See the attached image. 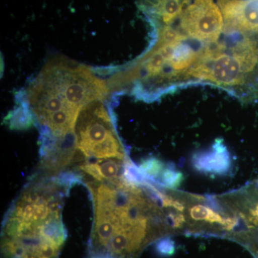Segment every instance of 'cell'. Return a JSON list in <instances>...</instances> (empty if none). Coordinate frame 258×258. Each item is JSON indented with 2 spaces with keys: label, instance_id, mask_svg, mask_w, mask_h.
Masks as SVG:
<instances>
[{
  "label": "cell",
  "instance_id": "3",
  "mask_svg": "<svg viewBox=\"0 0 258 258\" xmlns=\"http://www.w3.org/2000/svg\"><path fill=\"white\" fill-rule=\"evenodd\" d=\"M25 93L40 132V157L60 154L74 145L75 126L87 93L72 60L50 59Z\"/></svg>",
  "mask_w": 258,
  "mask_h": 258
},
{
  "label": "cell",
  "instance_id": "11",
  "mask_svg": "<svg viewBox=\"0 0 258 258\" xmlns=\"http://www.w3.org/2000/svg\"><path fill=\"white\" fill-rule=\"evenodd\" d=\"M184 179L182 173L177 170L174 164H167L155 184L167 189H176L181 186Z\"/></svg>",
  "mask_w": 258,
  "mask_h": 258
},
{
  "label": "cell",
  "instance_id": "9",
  "mask_svg": "<svg viewBox=\"0 0 258 258\" xmlns=\"http://www.w3.org/2000/svg\"><path fill=\"white\" fill-rule=\"evenodd\" d=\"M18 106L5 117L4 123L12 130H25L35 125V118L26 99L25 91L16 96Z\"/></svg>",
  "mask_w": 258,
  "mask_h": 258
},
{
  "label": "cell",
  "instance_id": "2",
  "mask_svg": "<svg viewBox=\"0 0 258 258\" xmlns=\"http://www.w3.org/2000/svg\"><path fill=\"white\" fill-rule=\"evenodd\" d=\"M70 191L36 173L5 214L2 258H59L68 237L62 218Z\"/></svg>",
  "mask_w": 258,
  "mask_h": 258
},
{
  "label": "cell",
  "instance_id": "7",
  "mask_svg": "<svg viewBox=\"0 0 258 258\" xmlns=\"http://www.w3.org/2000/svg\"><path fill=\"white\" fill-rule=\"evenodd\" d=\"M191 164L195 170L207 175L225 176L232 170L233 159L221 139L207 150L195 153Z\"/></svg>",
  "mask_w": 258,
  "mask_h": 258
},
{
  "label": "cell",
  "instance_id": "4",
  "mask_svg": "<svg viewBox=\"0 0 258 258\" xmlns=\"http://www.w3.org/2000/svg\"><path fill=\"white\" fill-rule=\"evenodd\" d=\"M116 125V117L108 101L97 100L83 107L75 126L76 147L68 171L77 173L85 166L129 159Z\"/></svg>",
  "mask_w": 258,
  "mask_h": 258
},
{
  "label": "cell",
  "instance_id": "6",
  "mask_svg": "<svg viewBox=\"0 0 258 258\" xmlns=\"http://www.w3.org/2000/svg\"><path fill=\"white\" fill-rule=\"evenodd\" d=\"M226 28L258 34V0H217Z\"/></svg>",
  "mask_w": 258,
  "mask_h": 258
},
{
  "label": "cell",
  "instance_id": "1",
  "mask_svg": "<svg viewBox=\"0 0 258 258\" xmlns=\"http://www.w3.org/2000/svg\"><path fill=\"white\" fill-rule=\"evenodd\" d=\"M92 200L88 257L139 258L151 244L174 233L166 188L126 179L84 183Z\"/></svg>",
  "mask_w": 258,
  "mask_h": 258
},
{
  "label": "cell",
  "instance_id": "5",
  "mask_svg": "<svg viewBox=\"0 0 258 258\" xmlns=\"http://www.w3.org/2000/svg\"><path fill=\"white\" fill-rule=\"evenodd\" d=\"M176 20V26L160 25L172 28L167 40L187 42L200 57L240 33L226 28L221 10L214 0H192Z\"/></svg>",
  "mask_w": 258,
  "mask_h": 258
},
{
  "label": "cell",
  "instance_id": "13",
  "mask_svg": "<svg viewBox=\"0 0 258 258\" xmlns=\"http://www.w3.org/2000/svg\"><path fill=\"white\" fill-rule=\"evenodd\" d=\"M252 253L254 254L255 258H258V249H257V250L253 251V252H252Z\"/></svg>",
  "mask_w": 258,
  "mask_h": 258
},
{
  "label": "cell",
  "instance_id": "12",
  "mask_svg": "<svg viewBox=\"0 0 258 258\" xmlns=\"http://www.w3.org/2000/svg\"><path fill=\"white\" fill-rule=\"evenodd\" d=\"M155 249L159 255L169 257L175 252V242L169 236H167L156 242Z\"/></svg>",
  "mask_w": 258,
  "mask_h": 258
},
{
  "label": "cell",
  "instance_id": "8",
  "mask_svg": "<svg viewBox=\"0 0 258 258\" xmlns=\"http://www.w3.org/2000/svg\"><path fill=\"white\" fill-rule=\"evenodd\" d=\"M192 0H139V10L150 25H168L181 15Z\"/></svg>",
  "mask_w": 258,
  "mask_h": 258
},
{
  "label": "cell",
  "instance_id": "10",
  "mask_svg": "<svg viewBox=\"0 0 258 258\" xmlns=\"http://www.w3.org/2000/svg\"><path fill=\"white\" fill-rule=\"evenodd\" d=\"M166 166L165 163L158 158L149 157L141 161L138 168L146 179L155 184Z\"/></svg>",
  "mask_w": 258,
  "mask_h": 258
}]
</instances>
